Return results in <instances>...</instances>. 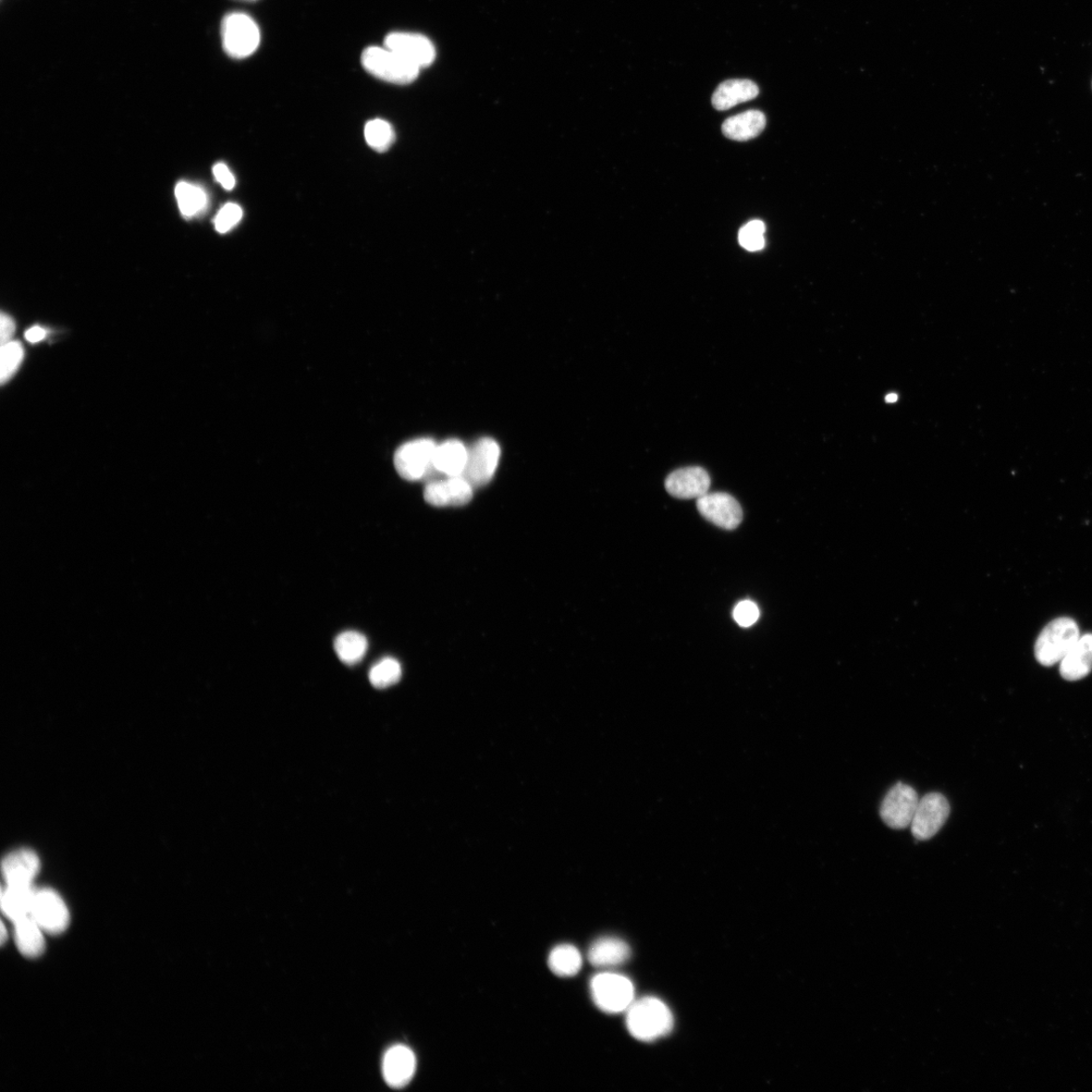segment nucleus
I'll use <instances>...</instances> for the list:
<instances>
[{"mask_svg":"<svg viewBox=\"0 0 1092 1092\" xmlns=\"http://www.w3.org/2000/svg\"><path fill=\"white\" fill-rule=\"evenodd\" d=\"M665 485L668 493L674 498L699 499L708 493L711 480L704 469L689 466L669 475Z\"/></svg>","mask_w":1092,"mask_h":1092,"instance_id":"14","label":"nucleus"},{"mask_svg":"<svg viewBox=\"0 0 1092 1092\" xmlns=\"http://www.w3.org/2000/svg\"><path fill=\"white\" fill-rule=\"evenodd\" d=\"M948 800L938 792L928 793L919 800L911 829L916 841L934 838L950 815Z\"/></svg>","mask_w":1092,"mask_h":1092,"instance_id":"8","label":"nucleus"},{"mask_svg":"<svg viewBox=\"0 0 1092 1092\" xmlns=\"http://www.w3.org/2000/svg\"><path fill=\"white\" fill-rule=\"evenodd\" d=\"M582 965V955L572 944H560L550 952L548 957V966L551 972L560 977H573L578 974Z\"/></svg>","mask_w":1092,"mask_h":1092,"instance_id":"24","label":"nucleus"},{"mask_svg":"<svg viewBox=\"0 0 1092 1092\" xmlns=\"http://www.w3.org/2000/svg\"><path fill=\"white\" fill-rule=\"evenodd\" d=\"M919 799L915 788L904 783L895 784L880 807V816L893 830L911 827Z\"/></svg>","mask_w":1092,"mask_h":1092,"instance_id":"10","label":"nucleus"},{"mask_svg":"<svg viewBox=\"0 0 1092 1092\" xmlns=\"http://www.w3.org/2000/svg\"><path fill=\"white\" fill-rule=\"evenodd\" d=\"M898 400H899V396H898L897 394H889V395L886 397V402H887V403H890V404H892V403H895V402H897Z\"/></svg>","mask_w":1092,"mask_h":1092,"instance_id":"36","label":"nucleus"},{"mask_svg":"<svg viewBox=\"0 0 1092 1092\" xmlns=\"http://www.w3.org/2000/svg\"><path fill=\"white\" fill-rule=\"evenodd\" d=\"M15 321L8 315L3 313L0 316V340H2V346L10 342L12 336L15 334Z\"/></svg>","mask_w":1092,"mask_h":1092,"instance_id":"34","label":"nucleus"},{"mask_svg":"<svg viewBox=\"0 0 1092 1092\" xmlns=\"http://www.w3.org/2000/svg\"><path fill=\"white\" fill-rule=\"evenodd\" d=\"M362 64L375 78L402 85L413 82L421 70L387 47L365 49L362 55Z\"/></svg>","mask_w":1092,"mask_h":1092,"instance_id":"3","label":"nucleus"},{"mask_svg":"<svg viewBox=\"0 0 1092 1092\" xmlns=\"http://www.w3.org/2000/svg\"><path fill=\"white\" fill-rule=\"evenodd\" d=\"M7 929H6L5 925L3 924V929H2V943H5V942L7 941Z\"/></svg>","mask_w":1092,"mask_h":1092,"instance_id":"37","label":"nucleus"},{"mask_svg":"<svg viewBox=\"0 0 1092 1092\" xmlns=\"http://www.w3.org/2000/svg\"><path fill=\"white\" fill-rule=\"evenodd\" d=\"M35 889L32 886L7 885L2 892V910L12 923L31 915Z\"/></svg>","mask_w":1092,"mask_h":1092,"instance_id":"23","label":"nucleus"},{"mask_svg":"<svg viewBox=\"0 0 1092 1092\" xmlns=\"http://www.w3.org/2000/svg\"><path fill=\"white\" fill-rule=\"evenodd\" d=\"M14 925L15 941L21 954L31 959L42 956L46 948L45 930L34 917L21 918Z\"/></svg>","mask_w":1092,"mask_h":1092,"instance_id":"21","label":"nucleus"},{"mask_svg":"<svg viewBox=\"0 0 1092 1092\" xmlns=\"http://www.w3.org/2000/svg\"><path fill=\"white\" fill-rule=\"evenodd\" d=\"M220 35L224 50L233 58H247L252 55L261 44L259 26L242 12H233L225 17L220 26Z\"/></svg>","mask_w":1092,"mask_h":1092,"instance_id":"5","label":"nucleus"},{"mask_svg":"<svg viewBox=\"0 0 1092 1092\" xmlns=\"http://www.w3.org/2000/svg\"><path fill=\"white\" fill-rule=\"evenodd\" d=\"M758 85L747 79L722 82L713 95V105L718 110H727L743 103L753 101L759 95Z\"/></svg>","mask_w":1092,"mask_h":1092,"instance_id":"22","label":"nucleus"},{"mask_svg":"<svg viewBox=\"0 0 1092 1092\" xmlns=\"http://www.w3.org/2000/svg\"><path fill=\"white\" fill-rule=\"evenodd\" d=\"M627 1027L631 1035L641 1042H654L669 1035L674 1016L668 1005L654 997L634 1000L627 1011Z\"/></svg>","mask_w":1092,"mask_h":1092,"instance_id":"1","label":"nucleus"},{"mask_svg":"<svg viewBox=\"0 0 1092 1092\" xmlns=\"http://www.w3.org/2000/svg\"><path fill=\"white\" fill-rule=\"evenodd\" d=\"M437 445L433 439L422 438L409 441L400 447L394 458L397 473L404 480H421L433 469V457Z\"/></svg>","mask_w":1092,"mask_h":1092,"instance_id":"6","label":"nucleus"},{"mask_svg":"<svg viewBox=\"0 0 1092 1092\" xmlns=\"http://www.w3.org/2000/svg\"><path fill=\"white\" fill-rule=\"evenodd\" d=\"M766 226L759 220H751L739 233L741 247L747 251L756 252L765 248Z\"/></svg>","mask_w":1092,"mask_h":1092,"instance_id":"30","label":"nucleus"},{"mask_svg":"<svg viewBox=\"0 0 1092 1092\" xmlns=\"http://www.w3.org/2000/svg\"><path fill=\"white\" fill-rule=\"evenodd\" d=\"M367 647L366 637L358 631L342 632L334 641L335 653L347 665L359 664L364 658Z\"/></svg>","mask_w":1092,"mask_h":1092,"instance_id":"25","label":"nucleus"},{"mask_svg":"<svg viewBox=\"0 0 1092 1092\" xmlns=\"http://www.w3.org/2000/svg\"><path fill=\"white\" fill-rule=\"evenodd\" d=\"M416 1057L411 1049L398 1045L385 1055L383 1072L387 1084L395 1088L406 1086L416 1071Z\"/></svg>","mask_w":1092,"mask_h":1092,"instance_id":"15","label":"nucleus"},{"mask_svg":"<svg viewBox=\"0 0 1092 1092\" xmlns=\"http://www.w3.org/2000/svg\"><path fill=\"white\" fill-rule=\"evenodd\" d=\"M366 143L379 153L388 151L395 142V131L390 122L376 119L367 122L364 128Z\"/></svg>","mask_w":1092,"mask_h":1092,"instance_id":"27","label":"nucleus"},{"mask_svg":"<svg viewBox=\"0 0 1092 1092\" xmlns=\"http://www.w3.org/2000/svg\"><path fill=\"white\" fill-rule=\"evenodd\" d=\"M591 996L598 1009L607 1014L627 1012L635 1000L632 981L624 975L603 972L591 981Z\"/></svg>","mask_w":1092,"mask_h":1092,"instance_id":"4","label":"nucleus"},{"mask_svg":"<svg viewBox=\"0 0 1092 1092\" xmlns=\"http://www.w3.org/2000/svg\"><path fill=\"white\" fill-rule=\"evenodd\" d=\"M767 119L759 110L747 112L728 119L722 125L725 136L734 141H748L759 136L766 127Z\"/></svg>","mask_w":1092,"mask_h":1092,"instance_id":"20","label":"nucleus"},{"mask_svg":"<svg viewBox=\"0 0 1092 1092\" xmlns=\"http://www.w3.org/2000/svg\"><path fill=\"white\" fill-rule=\"evenodd\" d=\"M385 47L420 69L432 65L436 57L433 42L419 34H390L386 36Z\"/></svg>","mask_w":1092,"mask_h":1092,"instance_id":"12","label":"nucleus"},{"mask_svg":"<svg viewBox=\"0 0 1092 1092\" xmlns=\"http://www.w3.org/2000/svg\"><path fill=\"white\" fill-rule=\"evenodd\" d=\"M24 336H26V339L29 342L36 343V342H39L45 338L46 330L43 329L42 327L35 326V327L29 329L26 333V335H24Z\"/></svg>","mask_w":1092,"mask_h":1092,"instance_id":"35","label":"nucleus"},{"mask_svg":"<svg viewBox=\"0 0 1092 1092\" xmlns=\"http://www.w3.org/2000/svg\"><path fill=\"white\" fill-rule=\"evenodd\" d=\"M1092 671V633L1081 635L1060 661L1061 676L1067 681L1085 678Z\"/></svg>","mask_w":1092,"mask_h":1092,"instance_id":"17","label":"nucleus"},{"mask_svg":"<svg viewBox=\"0 0 1092 1092\" xmlns=\"http://www.w3.org/2000/svg\"><path fill=\"white\" fill-rule=\"evenodd\" d=\"M402 677V668L400 662L392 658H386L379 660L372 670L368 678L374 687L377 689L388 688L392 685L397 684Z\"/></svg>","mask_w":1092,"mask_h":1092,"instance_id":"28","label":"nucleus"},{"mask_svg":"<svg viewBox=\"0 0 1092 1092\" xmlns=\"http://www.w3.org/2000/svg\"><path fill=\"white\" fill-rule=\"evenodd\" d=\"M213 174H214L217 181L225 190L231 191V190L234 189L235 184H236V179H235V177L233 176V174L231 173V171L227 165H225L223 163L216 164L213 168Z\"/></svg>","mask_w":1092,"mask_h":1092,"instance_id":"33","label":"nucleus"},{"mask_svg":"<svg viewBox=\"0 0 1092 1092\" xmlns=\"http://www.w3.org/2000/svg\"><path fill=\"white\" fill-rule=\"evenodd\" d=\"M466 461H468V448L461 441L449 439L436 447L433 469L447 476H461Z\"/></svg>","mask_w":1092,"mask_h":1092,"instance_id":"19","label":"nucleus"},{"mask_svg":"<svg viewBox=\"0 0 1092 1092\" xmlns=\"http://www.w3.org/2000/svg\"><path fill=\"white\" fill-rule=\"evenodd\" d=\"M31 915L50 935H60L70 924L68 907L60 895L49 888L35 891Z\"/></svg>","mask_w":1092,"mask_h":1092,"instance_id":"9","label":"nucleus"},{"mask_svg":"<svg viewBox=\"0 0 1092 1092\" xmlns=\"http://www.w3.org/2000/svg\"><path fill=\"white\" fill-rule=\"evenodd\" d=\"M631 956L630 944L616 937L598 939L588 952L589 962L597 968L618 967L628 962Z\"/></svg>","mask_w":1092,"mask_h":1092,"instance_id":"18","label":"nucleus"},{"mask_svg":"<svg viewBox=\"0 0 1092 1092\" xmlns=\"http://www.w3.org/2000/svg\"><path fill=\"white\" fill-rule=\"evenodd\" d=\"M501 456L497 441L483 437L468 448V461L461 475L473 488L487 486L496 473Z\"/></svg>","mask_w":1092,"mask_h":1092,"instance_id":"7","label":"nucleus"},{"mask_svg":"<svg viewBox=\"0 0 1092 1092\" xmlns=\"http://www.w3.org/2000/svg\"><path fill=\"white\" fill-rule=\"evenodd\" d=\"M23 360V349L20 342L10 341L7 345L2 346V355H0V380L2 384L16 374L19 366Z\"/></svg>","mask_w":1092,"mask_h":1092,"instance_id":"29","label":"nucleus"},{"mask_svg":"<svg viewBox=\"0 0 1092 1092\" xmlns=\"http://www.w3.org/2000/svg\"><path fill=\"white\" fill-rule=\"evenodd\" d=\"M473 486L462 476H447L445 480L429 483L424 489V500L434 507H461L472 501Z\"/></svg>","mask_w":1092,"mask_h":1092,"instance_id":"13","label":"nucleus"},{"mask_svg":"<svg viewBox=\"0 0 1092 1092\" xmlns=\"http://www.w3.org/2000/svg\"><path fill=\"white\" fill-rule=\"evenodd\" d=\"M176 195L184 217H193L205 211L207 205L206 191L194 184L179 182L176 189Z\"/></svg>","mask_w":1092,"mask_h":1092,"instance_id":"26","label":"nucleus"},{"mask_svg":"<svg viewBox=\"0 0 1092 1092\" xmlns=\"http://www.w3.org/2000/svg\"><path fill=\"white\" fill-rule=\"evenodd\" d=\"M242 216L243 211L240 206L236 204L225 205L215 218L216 230L220 234H224L240 222Z\"/></svg>","mask_w":1092,"mask_h":1092,"instance_id":"31","label":"nucleus"},{"mask_svg":"<svg viewBox=\"0 0 1092 1092\" xmlns=\"http://www.w3.org/2000/svg\"><path fill=\"white\" fill-rule=\"evenodd\" d=\"M39 857L30 850H19L7 855L3 862L7 885L32 886L40 871Z\"/></svg>","mask_w":1092,"mask_h":1092,"instance_id":"16","label":"nucleus"},{"mask_svg":"<svg viewBox=\"0 0 1092 1092\" xmlns=\"http://www.w3.org/2000/svg\"><path fill=\"white\" fill-rule=\"evenodd\" d=\"M697 508L706 520L727 531L735 530L744 518L740 503L727 493H707L697 499Z\"/></svg>","mask_w":1092,"mask_h":1092,"instance_id":"11","label":"nucleus"},{"mask_svg":"<svg viewBox=\"0 0 1092 1092\" xmlns=\"http://www.w3.org/2000/svg\"><path fill=\"white\" fill-rule=\"evenodd\" d=\"M733 618L740 627L750 628L759 618V610L752 601L745 600L735 606Z\"/></svg>","mask_w":1092,"mask_h":1092,"instance_id":"32","label":"nucleus"},{"mask_svg":"<svg viewBox=\"0 0 1092 1092\" xmlns=\"http://www.w3.org/2000/svg\"><path fill=\"white\" fill-rule=\"evenodd\" d=\"M1081 637L1075 620L1060 617L1042 631L1035 645V656L1042 666L1058 664Z\"/></svg>","mask_w":1092,"mask_h":1092,"instance_id":"2","label":"nucleus"}]
</instances>
